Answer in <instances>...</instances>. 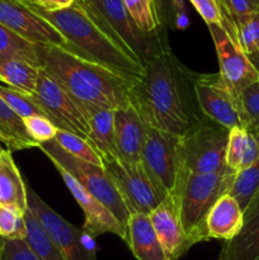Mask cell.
<instances>
[{"label": "cell", "mask_w": 259, "mask_h": 260, "mask_svg": "<svg viewBox=\"0 0 259 260\" xmlns=\"http://www.w3.org/2000/svg\"><path fill=\"white\" fill-rule=\"evenodd\" d=\"M196 74L165 47L144 65V73L132 81L130 101L146 126L175 136H184L205 116L195 94Z\"/></svg>", "instance_id": "1"}, {"label": "cell", "mask_w": 259, "mask_h": 260, "mask_svg": "<svg viewBox=\"0 0 259 260\" xmlns=\"http://www.w3.org/2000/svg\"><path fill=\"white\" fill-rule=\"evenodd\" d=\"M42 70L79 104L88 119L98 111L131 106L130 90L134 80L83 53L43 46Z\"/></svg>", "instance_id": "2"}, {"label": "cell", "mask_w": 259, "mask_h": 260, "mask_svg": "<svg viewBox=\"0 0 259 260\" xmlns=\"http://www.w3.org/2000/svg\"><path fill=\"white\" fill-rule=\"evenodd\" d=\"M22 2L53 25L71 46L86 57L132 80H137L144 73V65L132 51L79 3L75 2L68 9L47 12L33 0Z\"/></svg>", "instance_id": "3"}, {"label": "cell", "mask_w": 259, "mask_h": 260, "mask_svg": "<svg viewBox=\"0 0 259 260\" xmlns=\"http://www.w3.org/2000/svg\"><path fill=\"white\" fill-rule=\"evenodd\" d=\"M236 173L230 169L208 174H182L175 196L183 230L190 245L210 240L206 220L221 196L230 192Z\"/></svg>", "instance_id": "4"}, {"label": "cell", "mask_w": 259, "mask_h": 260, "mask_svg": "<svg viewBox=\"0 0 259 260\" xmlns=\"http://www.w3.org/2000/svg\"><path fill=\"white\" fill-rule=\"evenodd\" d=\"M38 149L52 161L55 167L61 168L71 175L86 192L103 203L117 220L126 228L130 218V212L112 180L111 175L103 167L89 164L71 156L70 154L61 149L55 140L46 144H41Z\"/></svg>", "instance_id": "5"}, {"label": "cell", "mask_w": 259, "mask_h": 260, "mask_svg": "<svg viewBox=\"0 0 259 260\" xmlns=\"http://www.w3.org/2000/svg\"><path fill=\"white\" fill-rule=\"evenodd\" d=\"M229 129L208 118L180 137L182 174H208L223 172Z\"/></svg>", "instance_id": "6"}, {"label": "cell", "mask_w": 259, "mask_h": 260, "mask_svg": "<svg viewBox=\"0 0 259 260\" xmlns=\"http://www.w3.org/2000/svg\"><path fill=\"white\" fill-rule=\"evenodd\" d=\"M76 3L121 40L142 65L160 50L170 46L167 36L142 32L130 17L122 0H76Z\"/></svg>", "instance_id": "7"}, {"label": "cell", "mask_w": 259, "mask_h": 260, "mask_svg": "<svg viewBox=\"0 0 259 260\" xmlns=\"http://www.w3.org/2000/svg\"><path fill=\"white\" fill-rule=\"evenodd\" d=\"M179 141V136L147 126L141 162L164 196H175L182 177Z\"/></svg>", "instance_id": "8"}, {"label": "cell", "mask_w": 259, "mask_h": 260, "mask_svg": "<svg viewBox=\"0 0 259 260\" xmlns=\"http://www.w3.org/2000/svg\"><path fill=\"white\" fill-rule=\"evenodd\" d=\"M27 203L66 260H96L93 238L55 212L28 184Z\"/></svg>", "instance_id": "9"}, {"label": "cell", "mask_w": 259, "mask_h": 260, "mask_svg": "<svg viewBox=\"0 0 259 260\" xmlns=\"http://www.w3.org/2000/svg\"><path fill=\"white\" fill-rule=\"evenodd\" d=\"M193 86L200 111L206 118L229 131L244 127L241 98L234 93L220 74H196Z\"/></svg>", "instance_id": "10"}, {"label": "cell", "mask_w": 259, "mask_h": 260, "mask_svg": "<svg viewBox=\"0 0 259 260\" xmlns=\"http://www.w3.org/2000/svg\"><path fill=\"white\" fill-rule=\"evenodd\" d=\"M104 169L111 175L130 215H150L167 197L157 189L141 161L126 162L114 160L104 162Z\"/></svg>", "instance_id": "11"}, {"label": "cell", "mask_w": 259, "mask_h": 260, "mask_svg": "<svg viewBox=\"0 0 259 260\" xmlns=\"http://www.w3.org/2000/svg\"><path fill=\"white\" fill-rule=\"evenodd\" d=\"M36 101L47 114L48 119L61 131H68L79 137L89 139L88 117L79 104L48 75L40 69Z\"/></svg>", "instance_id": "12"}, {"label": "cell", "mask_w": 259, "mask_h": 260, "mask_svg": "<svg viewBox=\"0 0 259 260\" xmlns=\"http://www.w3.org/2000/svg\"><path fill=\"white\" fill-rule=\"evenodd\" d=\"M0 24L35 45L53 46L80 52L47 20L25 7L22 0H0Z\"/></svg>", "instance_id": "13"}, {"label": "cell", "mask_w": 259, "mask_h": 260, "mask_svg": "<svg viewBox=\"0 0 259 260\" xmlns=\"http://www.w3.org/2000/svg\"><path fill=\"white\" fill-rule=\"evenodd\" d=\"M207 27L217 53L218 74L234 93L241 98V94L248 86L259 81V71L223 27L218 24H208Z\"/></svg>", "instance_id": "14"}, {"label": "cell", "mask_w": 259, "mask_h": 260, "mask_svg": "<svg viewBox=\"0 0 259 260\" xmlns=\"http://www.w3.org/2000/svg\"><path fill=\"white\" fill-rule=\"evenodd\" d=\"M56 169L60 173L68 189L70 190L73 197L83 210L84 217H85V222L83 226L84 231L93 239L103 234H113L126 243V228L117 220L116 216L103 203H101L90 193L86 192L69 173L58 167H56Z\"/></svg>", "instance_id": "15"}, {"label": "cell", "mask_w": 259, "mask_h": 260, "mask_svg": "<svg viewBox=\"0 0 259 260\" xmlns=\"http://www.w3.org/2000/svg\"><path fill=\"white\" fill-rule=\"evenodd\" d=\"M154 230L169 260H179L192 248L183 230L177 200L167 196L149 215Z\"/></svg>", "instance_id": "16"}, {"label": "cell", "mask_w": 259, "mask_h": 260, "mask_svg": "<svg viewBox=\"0 0 259 260\" xmlns=\"http://www.w3.org/2000/svg\"><path fill=\"white\" fill-rule=\"evenodd\" d=\"M146 129V123L132 106L114 111V136L122 161H141Z\"/></svg>", "instance_id": "17"}, {"label": "cell", "mask_w": 259, "mask_h": 260, "mask_svg": "<svg viewBox=\"0 0 259 260\" xmlns=\"http://www.w3.org/2000/svg\"><path fill=\"white\" fill-rule=\"evenodd\" d=\"M126 244L137 260H169L146 213L130 215Z\"/></svg>", "instance_id": "18"}, {"label": "cell", "mask_w": 259, "mask_h": 260, "mask_svg": "<svg viewBox=\"0 0 259 260\" xmlns=\"http://www.w3.org/2000/svg\"><path fill=\"white\" fill-rule=\"evenodd\" d=\"M244 212L230 193L221 196L210 210L206 220L208 238L229 241L240 233Z\"/></svg>", "instance_id": "19"}, {"label": "cell", "mask_w": 259, "mask_h": 260, "mask_svg": "<svg viewBox=\"0 0 259 260\" xmlns=\"http://www.w3.org/2000/svg\"><path fill=\"white\" fill-rule=\"evenodd\" d=\"M217 260H259V208L244 211L240 233L223 243Z\"/></svg>", "instance_id": "20"}, {"label": "cell", "mask_w": 259, "mask_h": 260, "mask_svg": "<svg viewBox=\"0 0 259 260\" xmlns=\"http://www.w3.org/2000/svg\"><path fill=\"white\" fill-rule=\"evenodd\" d=\"M0 206H12L25 212L28 210L27 184L15 165L12 151L0 152Z\"/></svg>", "instance_id": "21"}, {"label": "cell", "mask_w": 259, "mask_h": 260, "mask_svg": "<svg viewBox=\"0 0 259 260\" xmlns=\"http://www.w3.org/2000/svg\"><path fill=\"white\" fill-rule=\"evenodd\" d=\"M89 122L88 142L94 147L104 162L119 159L114 136V111L103 109L91 114Z\"/></svg>", "instance_id": "22"}, {"label": "cell", "mask_w": 259, "mask_h": 260, "mask_svg": "<svg viewBox=\"0 0 259 260\" xmlns=\"http://www.w3.org/2000/svg\"><path fill=\"white\" fill-rule=\"evenodd\" d=\"M259 160V140L244 127L229 131L226 146V167L239 173L251 167Z\"/></svg>", "instance_id": "23"}, {"label": "cell", "mask_w": 259, "mask_h": 260, "mask_svg": "<svg viewBox=\"0 0 259 260\" xmlns=\"http://www.w3.org/2000/svg\"><path fill=\"white\" fill-rule=\"evenodd\" d=\"M0 144L9 151L38 147L40 145L28 135L23 119L0 96Z\"/></svg>", "instance_id": "24"}, {"label": "cell", "mask_w": 259, "mask_h": 260, "mask_svg": "<svg viewBox=\"0 0 259 260\" xmlns=\"http://www.w3.org/2000/svg\"><path fill=\"white\" fill-rule=\"evenodd\" d=\"M40 69L19 58L5 57L0 60V80L7 86L24 94H35Z\"/></svg>", "instance_id": "25"}, {"label": "cell", "mask_w": 259, "mask_h": 260, "mask_svg": "<svg viewBox=\"0 0 259 260\" xmlns=\"http://www.w3.org/2000/svg\"><path fill=\"white\" fill-rule=\"evenodd\" d=\"M42 47L43 46L35 45L0 24V55L4 57L19 58L42 69Z\"/></svg>", "instance_id": "26"}, {"label": "cell", "mask_w": 259, "mask_h": 260, "mask_svg": "<svg viewBox=\"0 0 259 260\" xmlns=\"http://www.w3.org/2000/svg\"><path fill=\"white\" fill-rule=\"evenodd\" d=\"M27 236L25 241L32 249L33 253L40 260H66L60 249L57 248L52 239L48 236L43 226L35 215L27 210L24 212Z\"/></svg>", "instance_id": "27"}, {"label": "cell", "mask_w": 259, "mask_h": 260, "mask_svg": "<svg viewBox=\"0 0 259 260\" xmlns=\"http://www.w3.org/2000/svg\"><path fill=\"white\" fill-rule=\"evenodd\" d=\"M135 24L146 35L167 36L160 27L154 0H122Z\"/></svg>", "instance_id": "28"}, {"label": "cell", "mask_w": 259, "mask_h": 260, "mask_svg": "<svg viewBox=\"0 0 259 260\" xmlns=\"http://www.w3.org/2000/svg\"><path fill=\"white\" fill-rule=\"evenodd\" d=\"M259 190V160L251 167L236 173L230 196L239 203L241 211H245L249 203Z\"/></svg>", "instance_id": "29"}, {"label": "cell", "mask_w": 259, "mask_h": 260, "mask_svg": "<svg viewBox=\"0 0 259 260\" xmlns=\"http://www.w3.org/2000/svg\"><path fill=\"white\" fill-rule=\"evenodd\" d=\"M55 141L57 142L61 149L65 150L71 156L89 162V164L104 168L103 160L99 156L98 152L94 150V147L89 144L88 140L76 136V135L71 134V132L58 129L57 135L55 137Z\"/></svg>", "instance_id": "30"}, {"label": "cell", "mask_w": 259, "mask_h": 260, "mask_svg": "<svg viewBox=\"0 0 259 260\" xmlns=\"http://www.w3.org/2000/svg\"><path fill=\"white\" fill-rule=\"evenodd\" d=\"M0 96L22 119L33 116H43L48 118L33 95L15 90L10 86L0 85Z\"/></svg>", "instance_id": "31"}, {"label": "cell", "mask_w": 259, "mask_h": 260, "mask_svg": "<svg viewBox=\"0 0 259 260\" xmlns=\"http://www.w3.org/2000/svg\"><path fill=\"white\" fill-rule=\"evenodd\" d=\"M238 42L246 55H253L259 50V12L235 18Z\"/></svg>", "instance_id": "32"}, {"label": "cell", "mask_w": 259, "mask_h": 260, "mask_svg": "<svg viewBox=\"0 0 259 260\" xmlns=\"http://www.w3.org/2000/svg\"><path fill=\"white\" fill-rule=\"evenodd\" d=\"M27 226L24 212L12 206H0V238L8 240H25Z\"/></svg>", "instance_id": "33"}, {"label": "cell", "mask_w": 259, "mask_h": 260, "mask_svg": "<svg viewBox=\"0 0 259 260\" xmlns=\"http://www.w3.org/2000/svg\"><path fill=\"white\" fill-rule=\"evenodd\" d=\"M244 127L259 140V81L248 86L241 94Z\"/></svg>", "instance_id": "34"}, {"label": "cell", "mask_w": 259, "mask_h": 260, "mask_svg": "<svg viewBox=\"0 0 259 260\" xmlns=\"http://www.w3.org/2000/svg\"><path fill=\"white\" fill-rule=\"evenodd\" d=\"M24 122L25 129L28 135L37 142L38 145L46 144L52 140H55L57 135L58 128L50 121L48 118L43 116H33L23 119Z\"/></svg>", "instance_id": "35"}, {"label": "cell", "mask_w": 259, "mask_h": 260, "mask_svg": "<svg viewBox=\"0 0 259 260\" xmlns=\"http://www.w3.org/2000/svg\"><path fill=\"white\" fill-rule=\"evenodd\" d=\"M161 30L168 35V30L178 27L180 17V0H154Z\"/></svg>", "instance_id": "36"}, {"label": "cell", "mask_w": 259, "mask_h": 260, "mask_svg": "<svg viewBox=\"0 0 259 260\" xmlns=\"http://www.w3.org/2000/svg\"><path fill=\"white\" fill-rule=\"evenodd\" d=\"M0 260H40L25 240L3 239L0 244Z\"/></svg>", "instance_id": "37"}, {"label": "cell", "mask_w": 259, "mask_h": 260, "mask_svg": "<svg viewBox=\"0 0 259 260\" xmlns=\"http://www.w3.org/2000/svg\"><path fill=\"white\" fill-rule=\"evenodd\" d=\"M206 24H218L223 27L222 15L216 0H189Z\"/></svg>", "instance_id": "38"}, {"label": "cell", "mask_w": 259, "mask_h": 260, "mask_svg": "<svg viewBox=\"0 0 259 260\" xmlns=\"http://www.w3.org/2000/svg\"><path fill=\"white\" fill-rule=\"evenodd\" d=\"M217 2L218 8H220L221 15H222V20H223V29L230 35V37L235 41L236 43L239 45L238 42V32H236V23H235V18H234L233 13H231L230 7H229V2L228 0H216Z\"/></svg>", "instance_id": "39"}, {"label": "cell", "mask_w": 259, "mask_h": 260, "mask_svg": "<svg viewBox=\"0 0 259 260\" xmlns=\"http://www.w3.org/2000/svg\"><path fill=\"white\" fill-rule=\"evenodd\" d=\"M228 2L234 18L259 12V7L254 3V0H228Z\"/></svg>", "instance_id": "40"}, {"label": "cell", "mask_w": 259, "mask_h": 260, "mask_svg": "<svg viewBox=\"0 0 259 260\" xmlns=\"http://www.w3.org/2000/svg\"><path fill=\"white\" fill-rule=\"evenodd\" d=\"M33 2L47 12H58L71 8L76 0H33Z\"/></svg>", "instance_id": "41"}, {"label": "cell", "mask_w": 259, "mask_h": 260, "mask_svg": "<svg viewBox=\"0 0 259 260\" xmlns=\"http://www.w3.org/2000/svg\"><path fill=\"white\" fill-rule=\"evenodd\" d=\"M248 57L250 60V62L254 65V68L259 71V50L255 53H253V55H249Z\"/></svg>", "instance_id": "42"}, {"label": "cell", "mask_w": 259, "mask_h": 260, "mask_svg": "<svg viewBox=\"0 0 259 260\" xmlns=\"http://www.w3.org/2000/svg\"><path fill=\"white\" fill-rule=\"evenodd\" d=\"M253 208H259V190L256 192V194L254 196V198L251 200V202L249 203V206L246 207V210H253Z\"/></svg>", "instance_id": "43"}, {"label": "cell", "mask_w": 259, "mask_h": 260, "mask_svg": "<svg viewBox=\"0 0 259 260\" xmlns=\"http://www.w3.org/2000/svg\"><path fill=\"white\" fill-rule=\"evenodd\" d=\"M254 3H255V4L259 7V0H254Z\"/></svg>", "instance_id": "44"}, {"label": "cell", "mask_w": 259, "mask_h": 260, "mask_svg": "<svg viewBox=\"0 0 259 260\" xmlns=\"http://www.w3.org/2000/svg\"><path fill=\"white\" fill-rule=\"evenodd\" d=\"M3 151V147H2V144H0V152Z\"/></svg>", "instance_id": "45"}, {"label": "cell", "mask_w": 259, "mask_h": 260, "mask_svg": "<svg viewBox=\"0 0 259 260\" xmlns=\"http://www.w3.org/2000/svg\"><path fill=\"white\" fill-rule=\"evenodd\" d=\"M2 240H3V238H0V244H2Z\"/></svg>", "instance_id": "46"}]
</instances>
